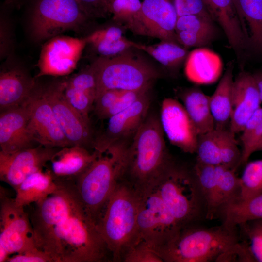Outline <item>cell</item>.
<instances>
[{
    "label": "cell",
    "mask_w": 262,
    "mask_h": 262,
    "mask_svg": "<svg viewBox=\"0 0 262 262\" xmlns=\"http://www.w3.org/2000/svg\"><path fill=\"white\" fill-rule=\"evenodd\" d=\"M133 48L147 53L170 69L178 68L185 61L189 54L187 49L179 43L169 40H160V42L152 45L133 42Z\"/></svg>",
    "instance_id": "29"
},
{
    "label": "cell",
    "mask_w": 262,
    "mask_h": 262,
    "mask_svg": "<svg viewBox=\"0 0 262 262\" xmlns=\"http://www.w3.org/2000/svg\"><path fill=\"white\" fill-rule=\"evenodd\" d=\"M159 117L148 114L129 144L122 180L136 191L151 186L174 161L164 141Z\"/></svg>",
    "instance_id": "2"
},
{
    "label": "cell",
    "mask_w": 262,
    "mask_h": 262,
    "mask_svg": "<svg viewBox=\"0 0 262 262\" xmlns=\"http://www.w3.org/2000/svg\"><path fill=\"white\" fill-rule=\"evenodd\" d=\"M58 185L50 170L42 169L34 172L26 178L19 185L14 200L16 203L25 207L45 199L53 193Z\"/></svg>",
    "instance_id": "26"
},
{
    "label": "cell",
    "mask_w": 262,
    "mask_h": 262,
    "mask_svg": "<svg viewBox=\"0 0 262 262\" xmlns=\"http://www.w3.org/2000/svg\"><path fill=\"white\" fill-rule=\"evenodd\" d=\"M4 4L0 14V60L15 55L16 46L14 23Z\"/></svg>",
    "instance_id": "37"
},
{
    "label": "cell",
    "mask_w": 262,
    "mask_h": 262,
    "mask_svg": "<svg viewBox=\"0 0 262 262\" xmlns=\"http://www.w3.org/2000/svg\"><path fill=\"white\" fill-rule=\"evenodd\" d=\"M233 63L229 64L213 94L210 107L215 129H230L232 112Z\"/></svg>",
    "instance_id": "24"
},
{
    "label": "cell",
    "mask_w": 262,
    "mask_h": 262,
    "mask_svg": "<svg viewBox=\"0 0 262 262\" xmlns=\"http://www.w3.org/2000/svg\"><path fill=\"white\" fill-rule=\"evenodd\" d=\"M128 144L115 143L104 152H98L95 159L74 181L81 202L96 224L122 180Z\"/></svg>",
    "instance_id": "3"
},
{
    "label": "cell",
    "mask_w": 262,
    "mask_h": 262,
    "mask_svg": "<svg viewBox=\"0 0 262 262\" xmlns=\"http://www.w3.org/2000/svg\"><path fill=\"white\" fill-rule=\"evenodd\" d=\"M7 262H53L51 257L37 247L12 255Z\"/></svg>",
    "instance_id": "45"
},
{
    "label": "cell",
    "mask_w": 262,
    "mask_h": 262,
    "mask_svg": "<svg viewBox=\"0 0 262 262\" xmlns=\"http://www.w3.org/2000/svg\"><path fill=\"white\" fill-rule=\"evenodd\" d=\"M108 4H109V7H110V4L111 3V1H112V0H107Z\"/></svg>",
    "instance_id": "50"
},
{
    "label": "cell",
    "mask_w": 262,
    "mask_h": 262,
    "mask_svg": "<svg viewBox=\"0 0 262 262\" xmlns=\"http://www.w3.org/2000/svg\"><path fill=\"white\" fill-rule=\"evenodd\" d=\"M141 5L140 0H112L110 11L113 19L125 26L139 13Z\"/></svg>",
    "instance_id": "40"
},
{
    "label": "cell",
    "mask_w": 262,
    "mask_h": 262,
    "mask_svg": "<svg viewBox=\"0 0 262 262\" xmlns=\"http://www.w3.org/2000/svg\"><path fill=\"white\" fill-rule=\"evenodd\" d=\"M138 195L121 180L110 196L97 223L113 260L122 261L137 241Z\"/></svg>",
    "instance_id": "5"
},
{
    "label": "cell",
    "mask_w": 262,
    "mask_h": 262,
    "mask_svg": "<svg viewBox=\"0 0 262 262\" xmlns=\"http://www.w3.org/2000/svg\"><path fill=\"white\" fill-rule=\"evenodd\" d=\"M86 45L85 37L61 34L48 40L41 47L36 78L68 76L77 67Z\"/></svg>",
    "instance_id": "12"
},
{
    "label": "cell",
    "mask_w": 262,
    "mask_h": 262,
    "mask_svg": "<svg viewBox=\"0 0 262 262\" xmlns=\"http://www.w3.org/2000/svg\"><path fill=\"white\" fill-rule=\"evenodd\" d=\"M136 191L138 195L136 242L143 241L155 251L170 241L183 227L170 212L152 185Z\"/></svg>",
    "instance_id": "9"
},
{
    "label": "cell",
    "mask_w": 262,
    "mask_h": 262,
    "mask_svg": "<svg viewBox=\"0 0 262 262\" xmlns=\"http://www.w3.org/2000/svg\"><path fill=\"white\" fill-rule=\"evenodd\" d=\"M240 179V199L262 193V159L247 162Z\"/></svg>",
    "instance_id": "33"
},
{
    "label": "cell",
    "mask_w": 262,
    "mask_h": 262,
    "mask_svg": "<svg viewBox=\"0 0 262 262\" xmlns=\"http://www.w3.org/2000/svg\"><path fill=\"white\" fill-rule=\"evenodd\" d=\"M232 112L230 130L234 134L241 132L245 125L261 108L259 90L253 74L243 71L234 79Z\"/></svg>",
    "instance_id": "20"
},
{
    "label": "cell",
    "mask_w": 262,
    "mask_h": 262,
    "mask_svg": "<svg viewBox=\"0 0 262 262\" xmlns=\"http://www.w3.org/2000/svg\"><path fill=\"white\" fill-rule=\"evenodd\" d=\"M253 75L257 84L262 102V70L256 72L253 74Z\"/></svg>",
    "instance_id": "47"
},
{
    "label": "cell",
    "mask_w": 262,
    "mask_h": 262,
    "mask_svg": "<svg viewBox=\"0 0 262 262\" xmlns=\"http://www.w3.org/2000/svg\"><path fill=\"white\" fill-rule=\"evenodd\" d=\"M159 119L164 134L172 145L185 153H196L198 134L181 103L172 98L164 99Z\"/></svg>",
    "instance_id": "18"
},
{
    "label": "cell",
    "mask_w": 262,
    "mask_h": 262,
    "mask_svg": "<svg viewBox=\"0 0 262 262\" xmlns=\"http://www.w3.org/2000/svg\"><path fill=\"white\" fill-rule=\"evenodd\" d=\"M76 0H32L25 19L26 33L35 44L66 32L89 33L91 21Z\"/></svg>",
    "instance_id": "6"
},
{
    "label": "cell",
    "mask_w": 262,
    "mask_h": 262,
    "mask_svg": "<svg viewBox=\"0 0 262 262\" xmlns=\"http://www.w3.org/2000/svg\"><path fill=\"white\" fill-rule=\"evenodd\" d=\"M215 166L196 161L193 167L203 196L206 209V219L218 217Z\"/></svg>",
    "instance_id": "30"
},
{
    "label": "cell",
    "mask_w": 262,
    "mask_h": 262,
    "mask_svg": "<svg viewBox=\"0 0 262 262\" xmlns=\"http://www.w3.org/2000/svg\"><path fill=\"white\" fill-rule=\"evenodd\" d=\"M67 78L64 90L66 100L86 121L90 122L89 114L95 99L86 93L68 84Z\"/></svg>",
    "instance_id": "38"
},
{
    "label": "cell",
    "mask_w": 262,
    "mask_h": 262,
    "mask_svg": "<svg viewBox=\"0 0 262 262\" xmlns=\"http://www.w3.org/2000/svg\"><path fill=\"white\" fill-rule=\"evenodd\" d=\"M91 64L97 79V97L110 89L150 90L160 76L152 65L130 50L112 57H98Z\"/></svg>",
    "instance_id": "8"
},
{
    "label": "cell",
    "mask_w": 262,
    "mask_h": 262,
    "mask_svg": "<svg viewBox=\"0 0 262 262\" xmlns=\"http://www.w3.org/2000/svg\"><path fill=\"white\" fill-rule=\"evenodd\" d=\"M29 121L25 103L0 112V151L13 153L35 147L37 143L29 131Z\"/></svg>",
    "instance_id": "19"
},
{
    "label": "cell",
    "mask_w": 262,
    "mask_h": 262,
    "mask_svg": "<svg viewBox=\"0 0 262 262\" xmlns=\"http://www.w3.org/2000/svg\"><path fill=\"white\" fill-rule=\"evenodd\" d=\"M179 96L198 135L214 129V122L210 107V96L194 87L182 90Z\"/></svg>",
    "instance_id": "25"
},
{
    "label": "cell",
    "mask_w": 262,
    "mask_h": 262,
    "mask_svg": "<svg viewBox=\"0 0 262 262\" xmlns=\"http://www.w3.org/2000/svg\"><path fill=\"white\" fill-rule=\"evenodd\" d=\"M87 46L98 57H112L133 48V42L123 36L121 28L110 26L95 29L84 36Z\"/></svg>",
    "instance_id": "23"
},
{
    "label": "cell",
    "mask_w": 262,
    "mask_h": 262,
    "mask_svg": "<svg viewBox=\"0 0 262 262\" xmlns=\"http://www.w3.org/2000/svg\"><path fill=\"white\" fill-rule=\"evenodd\" d=\"M0 69V111L24 104L34 90L37 79L15 55L3 61Z\"/></svg>",
    "instance_id": "17"
},
{
    "label": "cell",
    "mask_w": 262,
    "mask_h": 262,
    "mask_svg": "<svg viewBox=\"0 0 262 262\" xmlns=\"http://www.w3.org/2000/svg\"><path fill=\"white\" fill-rule=\"evenodd\" d=\"M28 0H5L4 3L6 6L19 8Z\"/></svg>",
    "instance_id": "48"
},
{
    "label": "cell",
    "mask_w": 262,
    "mask_h": 262,
    "mask_svg": "<svg viewBox=\"0 0 262 262\" xmlns=\"http://www.w3.org/2000/svg\"><path fill=\"white\" fill-rule=\"evenodd\" d=\"M122 262H163V261L146 242L138 241L127 251Z\"/></svg>",
    "instance_id": "41"
},
{
    "label": "cell",
    "mask_w": 262,
    "mask_h": 262,
    "mask_svg": "<svg viewBox=\"0 0 262 262\" xmlns=\"http://www.w3.org/2000/svg\"><path fill=\"white\" fill-rule=\"evenodd\" d=\"M258 151H262V138L259 143L256 149V152Z\"/></svg>",
    "instance_id": "49"
},
{
    "label": "cell",
    "mask_w": 262,
    "mask_h": 262,
    "mask_svg": "<svg viewBox=\"0 0 262 262\" xmlns=\"http://www.w3.org/2000/svg\"><path fill=\"white\" fill-rule=\"evenodd\" d=\"M67 76L54 77L44 83L40 82L42 91L71 145L88 148L92 147L94 141L90 122L86 121L66 100L64 90Z\"/></svg>",
    "instance_id": "11"
},
{
    "label": "cell",
    "mask_w": 262,
    "mask_h": 262,
    "mask_svg": "<svg viewBox=\"0 0 262 262\" xmlns=\"http://www.w3.org/2000/svg\"><path fill=\"white\" fill-rule=\"evenodd\" d=\"M217 182L218 217L221 210L238 198L240 194V179L236 171L222 164L215 166Z\"/></svg>",
    "instance_id": "31"
},
{
    "label": "cell",
    "mask_w": 262,
    "mask_h": 262,
    "mask_svg": "<svg viewBox=\"0 0 262 262\" xmlns=\"http://www.w3.org/2000/svg\"><path fill=\"white\" fill-rule=\"evenodd\" d=\"M0 262L36 247L29 215L4 190H0Z\"/></svg>",
    "instance_id": "10"
},
{
    "label": "cell",
    "mask_w": 262,
    "mask_h": 262,
    "mask_svg": "<svg viewBox=\"0 0 262 262\" xmlns=\"http://www.w3.org/2000/svg\"><path fill=\"white\" fill-rule=\"evenodd\" d=\"M212 15L222 19L232 16L235 11L233 0H206Z\"/></svg>",
    "instance_id": "46"
},
{
    "label": "cell",
    "mask_w": 262,
    "mask_h": 262,
    "mask_svg": "<svg viewBox=\"0 0 262 262\" xmlns=\"http://www.w3.org/2000/svg\"><path fill=\"white\" fill-rule=\"evenodd\" d=\"M214 22L211 19L198 15H187L179 16L176 23L175 33L187 30L215 36L216 30Z\"/></svg>",
    "instance_id": "39"
},
{
    "label": "cell",
    "mask_w": 262,
    "mask_h": 262,
    "mask_svg": "<svg viewBox=\"0 0 262 262\" xmlns=\"http://www.w3.org/2000/svg\"><path fill=\"white\" fill-rule=\"evenodd\" d=\"M152 185L181 227L206 219L204 199L193 168L173 161Z\"/></svg>",
    "instance_id": "7"
},
{
    "label": "cell",
    "mask_w": 262,
    "mask_h": 262,
    "mask_svg": "<svg viewBox=\"0 0 262 262\" xmlns=\"http://www.w3.org/2000/svg\"><path fill=\"white\" fill-rule=\"evenodd\" d=\"M25 104L29 115V131L37 144L57 148L72 146L61 129L51 106L44 97L38 81Z\"/></svg>",
    "instance_id": "14"
},
{
    "label": "cell",
    "mask_w": 262,
    "mask_h": 262,
    "mask_svg": "<svg viewBox=\"0 0 262 262\" xmlns=\"http://www.w3.org/2000/svg\"><path fill=\"white\" fill-rule=\"evenodd\" d=\"M98 155L94 150L73 146L60 148L50 160V171L55 180L75 181Z\"/></svg>",
    "instance_id": "21"
},
{
    "label": "cell",
    "mask_w": 262,
    "mask_h": 262,
    "mask_svg": "<svg viewBox=\"0 0 262 262\" xmlns=\"http://www.w3.org/2000/svg\"><path fill=\"white\" fill-rule=\"evenodd\" d=\"M218 217L222 223L231 226L262 219V193L247 199H235L221 210Z\"/></svg>",
    "instance_id": "28"
},
{
    "label": "cell",
    "mask_w": 262,
    "mask_h": 262,
    "mask_svg": "<svg viewBox=\"0 0 262 262\" xmlns=\"http://www.w3.org/2000/svg\"><path fill=\"white\" fill-rule=\"evenodd\" d=\"M222 61L215 52L205 48H198L189 54L185 61L184 72L187 79L197 84H211L221 75Z\"/></svg>",
    "instance_id": "22"
},
{
    "label": "cell",
    "mask_w": 262,
    "mask_h": 262,
    "mask_svg": "<svg viewBox=\"0 0 262 262\" xmlns=\"http://www.w3.org/2000/svg\"><path fill=\"white\" fill-rule=\"evenodd\" d=\"M55 180L56 190L34 204L29 214L36 246L53 262H104L109 250L81 202L74 181Z\"/></svg>",
    "instance_id": "1"
},
{
    "label": "cell",
    "mask_w": 262,
    "mask_h": 262,
    "mask_svg": "<svg viewBox=\"0 0 262 262\" xmlns=\"http://www.w3.org/2000/svg\"><path fill=\"white\" fill-rule=\"evenodd\" d=\"M177 18L172 0H143L139 13L125 27L137 35L178 43Z\"/></svg>",
    "instance_id": "13"
},
{
    "label": "cell",
    "mask_w": 262,
    "mask_h": 262,
    "mask_svg": "<svg viewBox=\"0 0 262 262\" xmlns=\"http://www.w3.org/2000/svg\"><path fill=\"white\" fill-rule=\"evenodd\" d=\"M61 148L41 145L13 153L0 151V180L16 191L32 173L42 169Z\"/></svg>",
    "instance_id": "16"
},
{
    "label": "cell",
    "mask_w": 262,
    "mask_h": 262,
    "mask_svg": "<svg viewBox=\"0 0 262 262\" xmlns=\"http://www.w3.org/2000/svg\"><path fill=\"white\" fill-rule=\"evenodd\" d=\"M215 130L221 164L236 171L241 165L242 154L235 138V134L231 132L230 129Z\"/></svg>",
    "instance_id": "34"
},
{
    "label": "cell",
    "mask_w": 262,
    "mask_h": 262,
    "mask_svg": "<svg viewBox=\"0 0 262 262\" xmlns=\"http://www.w3.org/2000/svg\"><path fill=\"white\" fill-rule=\"evenodd\" d=\"M249 47L262 52V0H233Z\"/></svg>",
    "instance_id": "27"
},
{
    "label": "cell",
    "mask_w": 262,
    "mask_h": 262,
    "mask_svg": "<svg viewBox=\"0 0 262 262\" xmlns=\"http://www.w3.org/2000/svg\"><path fill=\"white\" fill-rule=\"evenodd\" d=\"M82 9L91 19L106 17L111 14L107 0H76Z\"/></svg>",
    "instance_id": "44"
},
{
    "label": "cell",
    "mask_w": 262,
    "mask_h": 262,
    "mask_svg": "<svg viewBox=\"0 0 262 262\" xmlns=\"http://www.w3.org/2000/svg\"><path fill=\"white\" fill-rule=\"evenodd\" d=\"M237 227L240 239L246 242L255 262H262V219L243 222Z\"/></svg>",
    "instance_id": "35"
},
{
    "label": "cell",
    "mask_w": 262,
    "mask_h": 262,
    "mask_svg": "<svg viewBox=\"0 0 262 262\" xmlns=\"http://www.w3.org/2000/svg\"><path fill=\"white\" fill-rule=\"evenodd\" d=\"M241 165L246 164L255 152L262 138V108H260L249 118L241 131Z\"/></svg>",
    "instance_id": "32"
},
{
    "label": "cell",
    "mask_w": 262,
    "mask_h": 262,
    "mask_svg": "<svg viewBox=\"0 0 262 262\" xmlns=\"http://www.w3.org/2000/svg\"><path fill=\"white\" fill-rule=\"evenodd\" d=\"M172 1L178 17L195 15L213 21L206 0H172Z\"/></svg>",
    "instance_id": "42"
},
{
    "label": "cell",
    "mask_w": 262,
    "mask_h": 262,
    "mask_svg": "<svg viewBox=\"0 0 262 262\" xmlns=\"http://www.w3.org/2000/svg\"><path fill=\"white\" fill-rule=\"evenodd\" d=\"M190 225L182 227L170 241L155 251L163 262H216L240 239L237 226L223 223L209 228Z\"/></svg>",
    "instance_id": "4"
},
{
    "label": "cell",
    "mask_w": 262,
    "mask_h": 262,
    "mask_svg": "<svg viewBox=\"0 0 262 262\" xmlns=\"http://www.w3.org/2000/svg\"><path fill=\"white\" fill-rule=\"evenodd\" d=\"M178 42L186 49L203 47L213 41L215 35L187 30L176 32Z\"/></svg>",
    "instance_id": "43"
},
{
    "label": "cell",
    "mask_w": 262,
    "mask_h": 262,
    "mask_svg": "<svg viewBox=\"0 0 262 262\" xmlns=\"http://www.w3.org/2000/svg\"><path fill=\"white\" fill-rule=\"evenodd\" d=\"M150 105L148 92L128 108L108 119L105 130L94 139V150L103 152L113 144L132 138L147 117Z\"/></svg>",
    "instance_id": "15"
},
{
    "label": "cell",
    "mask_w": 262,
    "mask_h": 262,
    "mask_svg": "<svg viewBox=\"0 0 262 262\" xmlns=\"http://www.w3.org/2000/svg\"><path fill=\"white\" fill-rule=\"evenodd\" d=\"M196 161L216 166L221 164L217 133L215 129L198 135L196 152Z\"/></svg>",
    "instance_id": "36"
}]
</instances>
